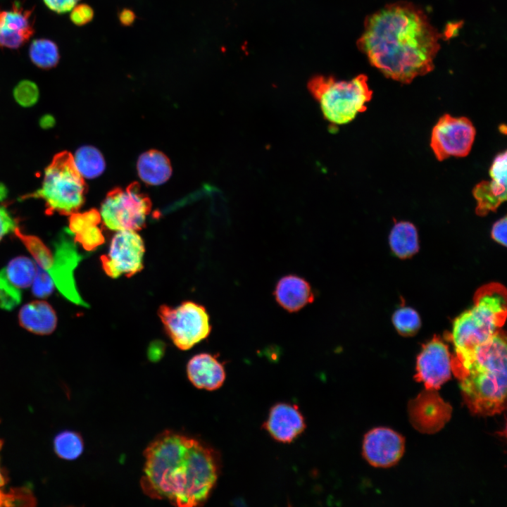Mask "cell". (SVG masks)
I'll use <instances>...</instances> for the list:
<instances>
[{"label":"cell","instance_id":"36","mask_svg":"<svg viewBox=\"0 0 507 507\" xmlns=\"http://www.w3.org/2000/svg\"><path fill=\"white\" fill-rule=\"evenodd\" d=\"M1 444L0 442V449H1ZM4 478L0 471V506L6 504V502L8 501L7 500L8 496H6L1 490V487L4 486Z\"/></svg>","mask_w":507,"mask_h":507},{"label":"cell","instance_id":"23","mask_svg":"<svg viewBox=\"0 0 507 507\" xmlns=\"http://www.w3.org/2000/svg\"><path fill=\"white\" fill-rule=\"evenodd\" d=\"M1 270L9 282L21 290L32 285L36 270L35 262L25 256H18Z\"/></svg>","mask_w":507,"mask_h":507},{"label":"cell","instance_id":"10","mask_svg":"<svg viewBox=\"0 0 507 507\" xmlns=\"http://www.w3.org/2000/svg\"><path fill=\"white\" fill-rule=\"evenodd\" d=\"M475 134L468 118L446 113L439 118L432 129L430 146L440 161L450 156L465 157L471 150Z\"/></svg>","mask_w":507,"mask_h":507},{"label":"cell","instance_id":"17","mask_svg":"<svg viewBox=\"0 0 507 507\" xmlns=\"http://www.w3.org/2000/svg\"><path fill=\"white\" fill-rule=\"evenodd\" d=\"M278 304L289 312L299 311L314 300L309 283L296 275H287L277 282L274 292Z\"/></svg>","mask_w":507,"mask_h":507},{"label":"cell","instance_id":"11","mask_svg":"<svg viewBox=\"0 0 507 507\" xmlns=\"http://www.w3.org/2000/svg\"><path fill=\"white\" fill-rule=\"evenodd\" d=\"M144 253L143 239L136 231H117L108 254L101 256L102 268L113 278L131 277L142 270Z\"/></svg>","mask_w":507,"mask_h":507},{"label":"cell","instance_id":"25","mask_svg":"<svg viewBox=\"0 0 507 507\" xmlns=\"http://www.w3.org/2000/svg\"><path fill=\"white\" fill-rule=\"evenodd\" d=\"M29 56L32 62L42 69L54 68L60 58L56 44L48 39L33 40L30 46Z\"/></svg>","mask_w":507,"mask_h":507},{"label":"cell","instance_id":"16","mask_svg":"<svg viewBox=\"0 0 507 507\" xmlns=\"http://www.w3.org/2000/svg\"><path fill=\"white\" fill-rule=\"evenodd\" d=\"M190 382L198 389L212 391L220 388L225 379L223 365L209 353L193 356L187 366Z\"/></svg>","mask_w":507,"mask_h":507},{"label":"cell","instance_id":"31","mask_svg":"<svg viewBox=\"0 0 507 507\" xmlns=\"http://www.w3.org/2000/svg\"><path fill=\"white\" fill-rule=\"evenodd\" d=\"M94 18V10L86 4L75 5L71 10L70 18L73 23L82 26L90 23Z\"/></svg>","mask_w":507,"mask_h":507},{"label":"cell","instance_id":"38","mask_svg":"<svg viewBox=\"0 0 507 507\" xmlns=\"http://www.w3.org/2000/svg\"><path fill=\"white\" fill-rule=\"evenodd\" d=\"M6 188L2 184H0V201H2L6 196Z\"/></svg>","mask_w":507,"mask_h":507},{"label":"cell","instance_id":"6","mask_svg":"<svg viewBox=\"0 0 507 507\" xmlns=\"http://www.w3.org/2000/svg\"><path fill=\"white\" fill-rule=\"evenodd\" d=\"M13 232L31 254L35 263L51 276L60 293L73 303H84L73 277L80 258L70 237L73 234L70 231L65 230L58 234L52 243L53 251L39 238L22 232L18 227Z\"/></svg>","mask_w":507,"mask_h":507},{"label":"cell","instance_id":"1","mask_svg":"<svg viewBox=\"0 0 507 507\" xmlns=\"http://www.w3.org/2000/svg\"><path fill=\"white\" fill-rule=\"evenodd\" d=\"M439 39V34L422 10L401 1L367 18L358 45L386 77L410 83L433 70Z\"/></svg>","mask_w":507,"mask_h":507},{"label":"cell","instance_id":"12","mask_svg":"<svg viewBox=\"0 0 507 507\" xmlns=\"http://www.w3.org/2000/svg\"><path fill=\"white\" fill-rule=\"evenodd\" d=\"M415 378L427 390L439 389L452 373V356L448 346L439 337H434L423 346L417 357Z\"/></svg>","mask_w":507,"mask_h":507},{"label":"cell","instance_id":"32","mask_svg":"<svg viewBox=\"0 0 507 507\" xmlns=\"http://www.w3.org/2000/svg\"><path fill=\"white\" fill-rule=\"evenodd\" d=\"M80 0H43L44 4L56 13L70 11Z\"/></svg>","mask_w":507,"mask_h":507},{"label":"cell","instance_id":"24","mask_svg":"<svg viewBox=\"0 0 507 507\" xmlns=\"http://www.w3.org/2000/svg\"><path fill=\"white\" fill-rule=\"evenodd\" d=\"M73 160L82 177L95 178L105 170V161L101 153L92 146L80 147L76 151Z\"/></svg>","mask_w":507,"mask_h":507},{"label":"cell","instance_id":"7","mask_svg":"<svg viewBox=\"0 0 507 507\" xmlns=\"http://www.w3.org/2000/svg\"><path fill=\"white\" fill-rule=\"evenodd\" d=\"M85 184L73 156L63 151L57 154L45 169L42 187L24 198L43 199L47 214L70 215L82 205Z\"/></svg>","mask_w":507,"mask_h":507},{"label":"cell","instance_id":"27","mask_svg":"<svg viewBox=\"0 0 507 507\" xmlns=\"http://www.w3.org/2000/svg\"><path fill=\"white\" fill-rule=\"evenodd\" d=\"M392 322L396 330L405 336L415 334L420 327V318L413 308L401 307L397 309L393 316Z\"/></svg>","mask_w":507,"mask_h":507},{"label":"cell","instance_id":"28","mask_svg":"<svg viewBox=\"0 0 507 507\" xmlns=\"http://www.w3.org/2000/svg\"><path fill=\"white\" fill-rule=\"evenodd\" d=\"M21 290L15 287L0 270V308L11 310L21 301Z\"/></svg>","mask_w":507,"mask_h":507},{"label":"cell","instance_id":"21","mask_svg":"<svg viewBox=\"0 0 507 507\" xmlns=\"http://www.w3.org/2000/svg\"><path fill=\"white\" fill-rule=\"evenodd\" d=\"M490 181H482L473 189L472 194L477 201L476 213L485 215L495 211L506 199V180L491 177Z\"/></svg>","mask_w":507,"mask_h":507},{"label":"cell","instance_id":"18","mask_svg":"<svg viewBox=\"0 0 507 507\" xmlns=\"http://www.w3.org/2000/svg\"><path fill=\"white\" fill-rule=\"evenodd\" d=\"M101 220L95 209L84 213H73L69 218V230L74 242L80 243L87 251H92L104 242V237L98 225Z\"/></svg>","mask_w":507,"mask_h":507},{"label":"cell","instance_id":"33","mask_svg":"<svg viewBox=\"0 0 507 507\" xmlns=\"http://www.w3.org/2000/svg\"><path fill=\"white\" fill-rule=\"evenodd\" d=\"M17 227V223L7 211L6 208L0 206V240L4 235L13 232Z\"/></svg>","mask_w":507,"mask_h":507},{"label":"cell","instance_id":"5","mask_svg":"<svg viewBox=\"0 0 507 507\" xmlns=\"http://www.w3.org/2000/svg\"><path fill=\"white\" fill-rule=\"evenodd\" d=\"M308 89L319 104L324 118L332 125L350 123L367 109L366 104L373 95L364 75L350 80L317 76L310 80Z\"/></svg>","mask_w":507,"mask_h":507},{"label":"cell","instance_id":"20","mask_svg":"<svg viewBox=\"0 0 507 507\" xmlns=\"http://www.w3.org/2000/svg\"><path fill=\"white\" fill-rule=\"evenodd\" d=\"M137 168L141 180L150 185L163 184L172 173L168 158L156 150H151L142 154L138 159Z\"/></svg>","mask_w":507,"mask_h":507},{"label":"cell","instance_id":"35","mask_svg":"<svg viewBox=\"0 0 507 507\" xmlns=\"http://www.w3.org/2000/svg\"><path fill=\"white\" fill-rule=\"evenodd\" d=\"M135 13L129 8L123 9L118 14L120 23L124 26L131 25L135 20Z\"/></svg>","mask_w":507,"mask_h":507},{"label":"cell","instance_id":"14","mask_svg":"<svg viewBox=\"0 0 507 507\" xmlns=\"http://www.w3.org/2000/svg\"><path fill=\"white\" fill-rule=\"evenodd\" d=\"M33 9H25L18 2L9 10L0 9V46L18 49L35 32L32 14Z\"/></svg>","mask_w":507,"mask_h":507},{"label":"cell","instance_id":"22","mask_svg":"<svg viewBox=\"0 0 507 507\" xmlns=\"http://www.w3.org/2000/svg\"><path fill=\"white\" fill-rule=\"evenodd\" d=\"M389 241L392 251L400 258L411 257L419 249L417 230L409 222L396 223L391 230Z\"/></svg>","mask_w":507,"mask_h":507},{"label":"cell","instance_id":"9","mask_svg":"<svg viewBox=\"0 0 507 507\" xmlns=\"http://www.w3.org/2000/svg\"><path fill=\"white\" fill-rule=\"evenodd\" d=\"M158 314L173 342L181 350L193 347L211 332L206 309L192 301L184 302L176 308L163 305Z\"/></svg>","mask_w":507,"mask_h":507},{"label":"cell","instance_id":"13","mask_svg":"<svg viewBox=\"0 0 507 507\" xmlns=\"http://www.w3.org/2000/svg\"><path fill=\"white\" fill-rule=\"evenodd\" d=\"M404 438L387 427H377L364 437L363 455L373 467L389 468L396 464L403 455Z\"/></svg>","mask_w":507,"mask_h":507},{"label":"cell","instance_id":"2","mask_svg":"<svg viewBox=\"0 0 507 507\" xmlns=\"http://www.w3.org/2000/svg\"><path fill=\"white\" fill-rule=\"evenodd\" d=\"M141 487L151 499L179 507L203 505L216 483L214 451L199 441L171 431L156 438L144 451Z\"/></svg>","mask_w":507,"mask_h":507},{"label":"cell","instance_id":"19","mask_svg":"<svg viewBox=\"0 0 507 507\" xmlns=\"http://www.w3.org/2000/svg\"><path fill=\"white\" fill-rule=\"evenodd\" d=\"M18 318L23 327L38 334H51L57 324L54 310L44 301H35L25 304L20 310Z\"/></svg>","mask_w":507,"mask_h":507},{"label":"cell","instance_id":"8","mask_svg":"<svg viewBox=\"0 0 507 507\" xmlns=\"http://www.w3.org/2000/svg\"><path fill=\"white\" fill-rule=\"evenodd\" d=\"M151 209L149 199L137 185L116 189L108 194L100 211L101 220L111 230H141Z\"/></svg>","mask_w":507,"mask_h":507},{"label":"cell","instance_id":"4","mask_svg":"<svg viewBox=\"0 0 507 507\" xmlns=\"http://www.w3.org/2000/svg\"><path fill=\"white\" fill-rule=\"evenodd\" d=\"M506 316V292L503 286L491 283L480 287L473 305L453 323L450 341L454 356H463L501 330Z\"/></svg>","mask_w":507,"mask_h":507},{"label":"cell","instance_id":"3","mask_svg":"<svg viewBox=\"0 0 507 507\" xmlns=\"http://www.w3.org/2000/svg\"><path fill=\"white\" fill-rule=\"evenodd\" d=\"M506 355V335L501 330L470 352L452 356V372L460 380L464 401L474 414L493 415L505 409Z\"/></svg>","mask_w":507,"mask_h":507},{"label":"cell","instance_id":"34","mask_svg":"<svg viewBox=\"0 0 507 507\" xmlns=\"http://www.w3.org/2000/svg\"><path fill=\"white\" fill-rule=\"evenodd\" d=\"M506 216L496 221L491 232L492 239L504 246H506Z\"/></svg>","mask_w":507,"mask_h":507},{"label":"cell","instance_id":"15","mask_svg":"<svg viewBox=\"0 0 507 507\" xmlns=\"http://www.w3.org/2000/svg\"><path fill=\"white\" fill-rule=\"evenodd\" d=\"M265 428L275 439L287 443L303 432L305 423L296 406L279 403L271 408Z\"/></svg>","mask_w":507,"mask_h":507},{"label":"cell","instance_id":"29","mask_svg":"<svg viewBox=\"0 0 507 507\" xmlns=\"http://www.w3.org/2000/svg\"><path fill=\"white\" fill-rule=\"evenodd\" d=\"M39 92L35 83L30 80L20 82L14 88L13 96L22 106L30 107L38 100Z\"/></svg>","mask_w":507,"mask_h":507},{"label":"cell","instance_id":"26","mask_svg":"<svg viewBox=\"0 0 507 507\" xmlns=\"http://www.w3.org/2000/svg\"><path fill=\"white\" fill-rule=\"evenodd\" d=\"M56 454L65 460H75L78 458L84 449L81 437L72 431H64L58 434L54 442Z\"/></svg>","mask_w":507,"mask_h":507},{"label":"cell","instance_id":"30","mask_svg":"<svg viewBox=\"0 0 507 507\" xmlns=\"http://www.w3.org/2000/svg\"><path fill=\"white\" fill-rule=\"evenodd\" d=\"M35 275L32 282V292L39 298L49 296L55 288L51 276L35 263Z\"/></svg>","mask_w":507,"mask_h":507},{"label":"cell","instance_id":"37","mask_svg":"<svg viewBox=\"0 0 507 507\" xmlns=\"http://www.w3.org/2000/svg\"><path fill=\"white\" fill-rule=\"evenodd\" d=\"M54 123V120L52 117L50 115H46L44 118L41 119L40 124L41 125L44 127H51Z\"/></svg>","mask_w":507,"mask_h":507}]
</instances>
